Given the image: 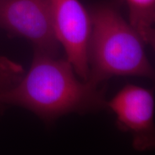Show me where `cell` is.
<instances>
[{
  "label": "cell",
  "mask_w": 155,
  "mask_h": 155,
  "mask_svg": "<svg viewBox=\"0 0 155 155\" xmlns=\"http://www.w3.org/2000/svg\"><path fill=\"white\" fill-rule=\"evenodd\" d=\"M90 15L92 26L87 81L98 86L117 75L152 78L154 70L146 55L144 42L117 9L101 5Z\"/></svg>",
  "instance_id": "cell-2"
},
{
  "label": "cell",
  "mask_w": 155,
  "mask_h": 155,
  "mask_svg": "<svg viewBox=\"0 0 155 155\" xmlns=\"http://www.w3.org/2000/svg\"><path fill=\"white\" fill-rule=\"evenodd\" d=\"M0 28L28 40L36 52L57 57L61 45L54 29L51 0H0Z\"/></svg>",
  "instance_id": "cell-3"
},
{
  "label": "cell",
  "mask_w": 155,
  "mask_h": 155,
  "mask_svg": "<svg viewBox=\"0 0 155 155\" xmlns=\"http://www.w3.org/2000/svg\"><path fill=\"white\" fill-rule=\"evenodd\" d=\"M68 60L36 52L24 78L1 95V102L22 106L50 121L69 113L107 105L97 85L81 81Z\"/></svg>",
  "instance_id": "cell-1"
},
{
  "label": "cell",
  "mask_w": 155,
  "mask_h": 155,
  "mask_svg": "<svg viewBox=\"0 0 155 155\" xmlns=\"http://www.w3.org/2000/svg\"><path fill=\"white\" fill-rule=\"evenodd\" d=\"M54 29L67 60L81 79L88 78V47L91 17L78 0H51Z\"/></svg>",
  "instance_id": "cell-4"
},
{
  "label": "cell",
  "mask_w": 155,
  "mask_h": 155,
  "mask_svg": "<svg viewBox=\"0 0 155 155\" xmlns=\"http://www.w3.org/2000/svg\"><path fill=\"white\" fill-rule=\"evenodd\" d=\"M6 90H7V89L5 88V86H4V84H2V78L0 77V97H1V95L2 94L4 91H5ZM0 102H1V99H0Z\"/></svg>",
  "instance_id": "cell-7"
},
{
  "label": "cell",
  "mask_w": 155,
  "mask_h": 155,
  "mask_svg": "<svg viewBox=\"0 0 155 155\" xmlns=\"http://www.w3.org/2000/svg\"><path fill=\"white\" fill-rule=\"evenodd\" d=\"M107 105L116 114L119 127L132 134L136 150L144 151L154 147V98L152 91L128 85Z\"/></svg>",
  "instance_id": "cell-5"
},
{
  "label": "cell",
  "mask_w": 155,
  "mask_h": 155,
  "mask_svg": "<svg viewBox=\"0 0 155 155\" xmlns=\"http://www.w3.org/2000/svg\"><path fill=\"white\" fill-rule=\"evenodd\" d=\"M129 14V24L145 44L154 47L155 0H126Z\"/></svg>",
  "instance_id": "cell-6"
}]
</instances>
